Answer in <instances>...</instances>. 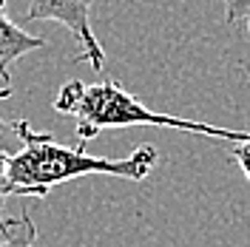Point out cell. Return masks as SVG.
Wrapping results in <instances>:
<instances>
[{
	"label": "cell",
	"instance_id": "obj_1",
	"mask_svg": "<svg viewBox=\"0 0 250 247\" xmlns=\"http://www.w3.org/2000/svg\"><path fill=\"white\" fill-rule=\"evenodd\" d=\"M15 134L20 137V151L9 159V187L12 196H31L46 199L51 187L62 185L77 176L105 173L128 182H142L156 168L159 151L154 145H140L125 159H108V156L85 154V145H60L51 134L34 131L29 120H15Z\"/></svg>",
	"mask_w": 250,
	"mask_h": 247
},
{
	"label": "cell",
	"instance_id": "obj_2",
	"mask_svg": "<svg viewBox=\"0 0 250 247\" xmlns=\"http://www.w3.org/2000/svg\"><path fill=\"white\" fill-rule=\"evenodd\" d=\"M54 108L74 117L77 123V142L85 145L94 137L111 128H137V125H154V128H176L188 134H202L210 139H228V142H245L250 139V131H230L222 125L196 123L185 117L156 114L145 108L131 91H125L117 80H100V82H83L68 80L54 97Z\"/></svg>",
	"mask_w": 250,
	"mask_h": 247
},
{
	"label": "cell",
	"instance_id": "obj_3",
	"mask_svg": "<svg viewBox=\"0 0 250 247\" xmlns=\"http://www.w3.org/2000/svg\"><path fill=\"white\" fill-rule=\"evenodd\" d=\"M26 20L29 23H37V20L60 23L80 43L77 60H85L94 71L105 68V48L100 46L91 29V0H29Z\"/></svg>",
	"mask_w": 250,
	"mask_h": 247
},
{
	"label": "cell",
	"instance_id": "obj_4",
	"mask_svg": "<svg viewBox=\"0 0 250 247\" xmlns=\"http://www.w3.org/2000/svg\"><path fill=\"white\" fill-rule=\"evenodd\" d=\"M43 46H46L43 37H37L31 31L20 29L17 23H12V17L6 15V0H0V71H9L15 60H20L23 54L37 51Z\"/></svg>",
	"mask_w": 250,
	"mask_h": 247
},
{
	"label": "cell",
	"instance_id": "obj_5",
	"mask_svg": "<svg viewBox=\"0 0 250 247\" xmlns=\"http://www.w3.org/2000/svg\"><path fill=\"white\" fill-rule=\"evenodd\" d=\"M9 97H12V74L0 71V103L9 100ZM17 151H20V137L15 134V125L6 123L0 117V210H3V202L12 196V187H9V159Z\"/></svg>",
	"mask_w": 250,
	"mask_h": 247
},
{
	"label": "cell",
	"instance_id": "obj_6",
	"mask_svg": "<svg viewBox=\"0 0 250 247\" xmlns=\"http://www.w3.org/2000/svg\"><path fill=\"white\" fill-rule=\"evenodd\" d=\"M37 227L29 213L0 216V247H34Z\"/></svg>",
	"mask_w": 250,
	"mask_h": 247
},
{
	"label": "cell",
	"instance_id": "obj_7",
	"mask_svg": "<svg viewBox=\"0 0 250 247\" xmlns=\"http://www.w3.org/2000/svg\"><path fill=\"white\" fill-rule=\"evenodd\" d=\"M222 3H225L228 23H248L250 20V0H222Z\"/></svg>",
	"mask_w": 250,
	"mask_h": 247
},
{
	"label": "cell",
	"instance_id": "obj_8",
	"mask_svg": "<svg viewBox=\"0 0 250 247\" xmlns=\"http://www.w3.org/2000/svg\"><path fill=\"white\" fill-rule=\"evenodd\" d=\"M230 156L236 159V165L242 168V173L248 176V182H250V139H245V142H233Z\"/></svg>",
	"mask_w": 250,
	"mask_h": 247
},
{
	"label": "cell",
	"instance_id": "obj_9",
	"mask_svg": "<svg viewBox=\"0 0 250 247\" xmlns=\"http://www.w3.org/2000/svg\"><path fill=\"white\" fill-rule=\"evenodd\" d=\"M248 31H250V20H248Z\"/></svg>",
	"mask_w": 250,
	"mask_h": 247
}]
</instances>
